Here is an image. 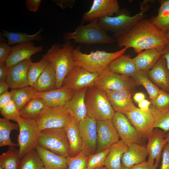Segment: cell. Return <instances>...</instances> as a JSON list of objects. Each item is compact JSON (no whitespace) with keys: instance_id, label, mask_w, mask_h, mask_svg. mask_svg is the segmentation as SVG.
<instances>
[{"instance_id":"6da1fadb","label":"cell","mask_w":169,"mask_h":169,"mask_svg":"<svg viewBox=\"0 0 169 169\" xmlns=\"http://www.w3.org/2000/svg\"><path fill=\"white\" fill-rule=\"evenodd\" d=\"M120 48H131L137 53L153 48L163 49L168 44L166 33L144 18L127 33L115 38Z\"/></svg>"},{"instance_id":"7a4b0ae2","label":"cell","mask_w":169,"mask_h":169,"mask_svg":"<svg viewBox=\"0 0 169 169\" xmlns=\"http://www.w3.org/2000/svg\"><path fill=\"white\" fill-rule=\"evenodd\" d=\"M74 49L70 40L65 41L61 45L54 44L42 56V58L50 63L54 69L56 89L62 86L64 79L75 66L72 54Z\"/></svg>"},{"instance_id":"3957f363","label":"cell","mask_w":169,"mask_h":169,"mask_svg":"<svg viewBox=\"0 0 169 169\" xmlns=\"http://www.w3.org/2000/svg\"><path fill=\"white\" fill-rule=\"evenodd\" d=\"M81 45L74 48L73 57L75 65L93 73L100 74L108 69L111 63L124 54L128 49L125 47L113 52L96 50L90 54L84 53L81 50Z\"/></svg>"},{"instance_id":"277c9868","label":"cell","mask_w":169,"mask_h":169,"mask_svg":"<svg viewBox=\"0 0 169 169\" xmlns=\"http://www.w3.org/2000/svg\"><path fill=\"white\" fill-rule=\"evenodd\" d=\"M85 101L88 116L96 121L112 119L115 112L104 90L95 86L88 87Z\"/></svg>"},{"instance_id":"5b68a950","label":"cell","mask_w":169,"mask_h":169,"mask_svg":"<svg viewBox=\"0 0 169 169\" xmlns=\"http://www.w3.org/2000/svg\"><path fill=\"white\" fill-rule=\"evenodd\" d=\"M150 7L148 4L133 16L122 13L114 17L100 18L98 22L102 29L106 32L112 33L113 37L116 38L127 33L138 22L145 18Z\"/></svg>"},{"instance_id":"8992f818","label":"cell","mask_w":169,"mask_h":169,"mask_svg":"<svg viewBox=\"0 0 169 169\" xmlns=\"http://www.w3.org/2000/svg\"><path fill=\"white\" fill-rule=\"evenodd\" d=\"M65 41L74 39L76 43L86 44H110L116 41L115 39L109 36L100 27L98 19L87 25H81L73 32L63 35Z\"/></svg>"},{"instance_id":"52a82bcc","label":"cell","mask_w":169,"mask_h":169,"mask_svg":"<svg viewBox=\"0 0 169 169\" xmlns=\"http://www.w3.org/2000/svg\"><path fill=\"white\" fill-rule=\"evenodd\" d=\"M37 144L58 155L66 157L69 156V145L64 128L41 130Z\"/></svg>"},{"instance_id":"ba28073f","label":"cell","mask_w":169,"mask_h":169,"mask_svg":"<svg viewBox=\"0 0 169 169\" xmlns=\"http://www.w3.org/2000/svg\"><path fill=\"white\" fill-rule=\"evenodd\" d=\"M19 127L18 137L19 156L22 159L28 153L35 149L41 130L36 120L25 119L18 117L16 121Z\"/></svg>"},{"instance_id":"9c48e42d","label":"cell","mask_w":169,"mask_h":169,"mask_svg":"<svg viewBox=\"0 0 169 169\" xmlns=\"http://www.w3.org/2000/svg\"><path fill=\"white\" fill-rule=\"evenodd\" d=\"M74 118L71 111L64 106H46L36 119L40 129L64 128Z\"/></svg>"},{"instance_id":"30bf717a","label":"cell","mask_w":169,"mask_h":169,"mask_svg":"<svg viewBox=\"0 0 169 169\" xmlns=\"http://www.w3.org/2000/svg\"><path fill=\"white\" fill-rule=\"evenodd\" d=\"M136 84L132 77L112 72L107 69L99 75L94 86L104 90H128L131 92Z\"/></svg>"},{"instance_id":"8fae6325","label":"cell","mask_w":169,"mask_h":169,"mask_svg":"<svg viewBox=\"0 0 169 169\" xmlns=\"http://www.w3.org/2000/svg\"><path fill=\"white\" fill-rule=\"evenodd\" d=\"M137 131L142 139L148 138L154 129L155 120L150 109L143 110L135 106L123 113Z\"/></svg>"},{"instance_id":"7c38bea8","label":"cell","mask_w":169,"mask_h":169,"mask_svg":"<svg viewBox=\"0 0 169 169\" xmlns=\"http://www.w3.org/2000/svg\"><path fill=\"white\" fill-rule=\"evenodd\" d=\"M78 125L83 142L82 151L88 156L95 153L97 142V121L87 116Z\"/></svg>"},{"instance_id":"4fadbf2b","label":"cell","mask_w":169,"mask_h":169,"mask_svg":"<svg viewBox=\"0 0 169 169\" xmlns=\"http://www.w3.org/2000/svg\"><path fill=\"white\" fill-rule=\"evenodd\" d=\"M99 75L75 65L64 79L62 86H66L74 92L94 86Z\"/></svg>"},{"instance_id":"5bb4252c","label":"cell","mask_w":169,"mask_h":169,"mask_svg":"<svg viewBox=\"0 0 169 169\" xmlns=\"http://www.w3.org/2000/svg\"><path fill=\"white\" fill-rule=\"evenodd\" d=\"M120 6L117 0H94L90 9L82 17L84 22H89L101 18L112 16L120 13Z\"/></svg>"},{"instance_id":"9a60e30c","label":"cell","mask_w":169,"mask_h":169,"mask_svg":"<svg viewBox=\"0 0 169 169\" xmlns=\"http://www.w3.org/2000/svg\"><path fill=\"white\" fill-rule=\"evenodd\" d=\"M97 142L96 153L110 147L119 141L120 137L112 119L97 121Z\"/></svg>"},{"instance_id":"2e32d148","label":"cell","mask_w":169,"mask_h":169,"mask_svg":"<svg viewBox=\"0 0 169 169\" xmlns=\"http://www.w3.org/2000/svg\"><path fill=\"white\" fill-rule=\"evenodd\" d=\"M112 120L120 137L126 145L141 143L142 139L125 115L115 112Z\"/></svg>"},{"instance_id":"e0dca14e","label":"cell","mask_w":169,"mask_h":169,"mask_svg":"<svg viewBox=\"0 0 169 169\" xmlns=\"http://www.w3.org/2000/svg\"><path fill=\"white\" fill-rule=\"evenodd\" d=\"M74 92L67 87L62 86L60 88L48 91L37 92L33 98H41L47 106L56 107L64 106L72 98Z\"/></svg>"},{"instance_id":"ac0fdd59","label":"cell","mask_w":169,"mask_h":169,"mask_svg":"<svg viewBox=\"0 0 169 169\" xmlns=\"http://www.w3.org/2000/svg\"><path fill=\"white\" fill-rule=\"evenodd\" d=\"M43 49L42 46H36L32 42L14 45L11 47L5 63L9 68L24 60H30L32 55Z\"/></svg>"},{"instance_id":"d6986e66","label":"cell","mask_w":169,"mask_h":169,"mask_svg":"<svg viewBox=\"0 0 169 169\" xmlns=\"http://www.w3.org/2000/svg\"><path fill=\"white\" fill-rule=\"evenodd\" d=\"M32 62L24 60L8 68L6 81L12 89L28 86L27 73Z\"/></svg>"},{"instance_id":"ffe728a7","label":"cell","mask_w":169,"mask_h":169,"mask_svg":"<svg viewBox=\"0 0 169 169\" xmlns=\"http://www.w3.org/2000/svg\"><path fill=\"white\" fill-rule=\"evenodd\" d=\"M165 132L162 130L156 128L148 138V142L146 147L149 155L148 161L154 163V160L156 159L155 165L156 167L159 162L164 147L167 143Z\"/></svg>"},{"instance_id":"44dd1931","label":"cell","mask_w":169,"mask_h":169,"mask_svg":"<svg viewBox=\"0 0 169 169\" xmlns=\"http://www.w3.org/2000/svg\"><path fill=\"white\" fill-rule=\"evenodd\" d=\"M146 73L156 85L169 93V70L164 58L161 57L151 69L146 71Z\"/></svg>"},{"instance_id":"7402d4cb","label":"cell","mask_w":169,"mask_h":169,"mask_svg":"<svg viewBox=\"0 0 169 169\" xmlns=\"http://www.w3.org/2000/svg\"><path fill=\"white\" fill-rule=\"evenodd\" d=\"M104 91L115 112L123 113L135 106L131 99V92L129 90Z\"/></svg>"},{"instance_id":"603a6c76","label":"cell","mask_w":169,"mask_h":169,"mask_svg":"<svg viewBox=\"0 0 169 169\" xmlns=\"http://www.w3.org/2000/svg\"><path fill=\"white\" fill-rule=\"evenodd\" d=\"M87 88L74 91L72 98L64 105L71 111L78 124L87 116L85 98Z\"/></svg>"},{"instance_id":"cb8c5ba5","label":"cell","mask_w":169,"mask_h":169,"mask_svg":"<svg viewBox=\"0 0 169 169\" xmlns=\"http://www.w3.org/2000/svg\"><path fill=\"white\" fill-rule=\"evenodd\" d=\"M163 49L153 48L138 53L133 58L137 70L147 71L151 69L162 56Z\"/></svg>"},{"instance_id":"d4e9b609","label":"cell","mask_w":169,"mask_h":169,"mask_svg":"<svg viewBox=\"0 0 169 169\" xmlns=\"http://www.w3.org/2000/svg\"><path fill=\"white\" fill-rule=\"evenodd\" d=\"M45 169H67V157L58 155L38 145L35 148Z\"/></svg>"},{"instance_id":"484cf974","label":"cell","mask_w":169,"mask_h":169,"mask_svg":"<svg viewBox=\"0 0 169 169\" xmlns=\"http://www.w3.org/2000/svg\"><path fill=\"white\" fill-rule=\"evenodd\" d=\"M148 155L146 147L137 143H132L123 154L121 159L123 166L130 168L145 161Z\"/></svg>"},{"instance_id":"4316f807","label":"cell","mask_w":169,"mask_h":169,"mask_svg":"<svg viewBox=\"0 0 169 169\" xmlns=\"http://www.w3.org/2000/svg\"><path fill=\"white\" fill-rule=\"evenodd\" d=\"M69 142L70 153L69 156L74 157L81 151L82 140L78 125L74 118L64 127Z\"/></svg>"},{"instance_id":"83f0119b","label":"cell","mask_w":169,"mask_h":169,"mask_svg":"<svg viewBox=\"0 0 169 169\" xmlns=\"http://www.w3.org/2000/svg\"><path fill=\"white\" fill-rule=\"evenodd\" d=\"M108 69L112 72L131 77L138 70L133 58L124 54L112 61Z\"/></svg>"},{"instance_id":"f1b7e54d","label":"cell","mask_w":169,"mask_h":169,"mask_svg":"<svg viewBox=\"0 0 169 169\" xmlns=\"http://www.w3.org/2000/svg\"><path fill=\"white\" fill-rule=\"evenodd\" d=\"M128 148L122 140L111 145L105 162L104 166L109 169H120L122 156Z\"/></svg>"},{"instance_id":"f546056e","label":"cell","mask_w":169,"mask_h":169,"mask_svg":"<svg viewBox=\"0 0 169 169\" xmlns=\"http://www.w3.org/2000/svg\"><path fill=\"white\" fill-rule=\"evenodd\" d=\"M56 85L55 72L52 65L49 63L33 87L37 92H42L56 89Z\"/></svg>"},{"instance_id":"4dcf8cb0","label":"cell","mask_w":169,"mask_h":169,"mask_svg":"<svg viewBox=\"0 0 169 169\" xmlns=\"http://www.w3.org/2000/svg\"><path fill=\"white\" fill-rule=\"evenodd\" d=\"M2 30V36L7 38V43L10 46L32 41H39L43 39L41 34L42 30L41 28L32 35L20 32L15 33L5 30Z\"/></svg>"},{"instance_id":"1f68e13d","label":"cell","mask_w":169,"mask_h":169,"mask_svg":"<svg viewBox=\"0 0 169 169\" xmlns=\"http://www.w3.org/2000/svg\"><path fill=\"white\" fill-rule=\"evenodd\" d=\"M46 106L42 99L33 98L19 110L20 117L25 119L36 120Z\"/></svg>"},{"instance_id":"d6a6232c","label":"cell","mask_w":169,"mask_h":169,"mask_svg":"<svg viewBox=\"0 0 169 169\" xmlns=\"http://www.w3.org/2000/svg\"><path fill=\"white\" fill-rule=\"evenodd\" d=\"M160 7L156 16L149 19L159 29L166 33L169 29V0H159Z\"/></svg>"},{"instance_id":"836d02e7","label":"cell","mask_w":169,"mask_h":169,"mask_svg":"<svg viewBox=\"0 0 169 169\" xmlns=\"http://www.w3.org/2000/svg\"><path fill=\"white\" fill-rule=\"evenodd\" d=\"M11 91L12 93V100L19 110L32 99L37 92L33 87L29 85L12 89Z\"/></svg>"},{"instance_id":"e575fe53","label":"cell","mask_w":169,"mask_h":169,"mask_svg":"<svg viewBox=\"0 0 169 169\" xmlns=\"http://www.w3.org/2000/svg\"><path fill=\"white\" fill-rule=\"evenodd\" d=\"M21 159L19 149L9 146L7 151L0 155V166L3 169H18Z\"/></svg>"},{"instance_id":"d590c367","label":"cell","mask_w":169,"mask_h":169,"mask_svg":"<svg viewBox=\"0 0 169 169\" xmlns=\"http://www.w3.org/2000/svg\"><path fill=\"white\" fill-rule=\"evenodd\" d=\"M19 130V125L11 122L6 118H0V147L5 146H18L13 142L10 138V134L13 130Z\"/></svg>"},{"instance_id":"8d00e7d4","label":"cell","mask_w":169,"mask_h":169,"mask_svg":"<svg viewBox=\"0 0 169 169\" xmlns=\"http://www.w3.org/2000/svg\"><path fill=\"white\" fill-rule=\"evenodd\" d=\"M132 78L136 84L141 85L145 88L149 94L151 101L156 98L161 89L150 80L146 71L138 70Z\"/></svg>"},{"instance_id":"74e56055","label":"cell","mask_w":169,"mask_h":169,"mask_svg":"<svg viewBox=\"0 0 169 169\" xmlns=\"http://www.w3.org/2000/svg\"><path fill=\"white\" fill-rule=\"evenodd\" d=\"M18 169H45L36 150H33L21 160Z\"/></svg>"},{"instance_id":"f35d334b","label":"cell","mask_w":169,"mask_h":169,"mask_svg":"<svg viewBox=\"0 0 169 169\" xmlns=\"http://www.w3.org/2000/svg\"><path fill=\"white\" fill-rule=\"evenodd\" d=\"M150 109L155 120L154 128H157L166 132L169 131V107L163 110H158L152 105Z\"/></svg>"},{"instance_id":"ab89813d","label":"cell","mask_w":169,"mask_h":169,"mask_svg":"<svg viewBox=\"0 0 169 169\" xmlns=\"http://www.w3.org/2000/svg\"><path fill=\"white\" fill-rule=\"evenodd\" d=\"M49 63L48 61L42 58L38 62H32L27 73L28 85L33 86L38 77Z\"/></svg>"},{"instance_id":"60d3db41","label":"cell","mask_w":169,"mask_h":169,"mask_svg":"<svg viewBox=\"0 0 169 169\" xmlns=\"http://www.w3.org/2000/svg\"><path fill=\"white\" fill-rule=\"evenodd\" d=\"M110 147L100 152L89 156L86 169H94L104 166Z\"/></svg>"},{"instance_id":"b9f144b4","label":"cell","mask_w":169,"mask_h":169,"mask_svg":"<svg viewBox=\"0 0 169 169\" xmlns=\"http://www.w3.org/2000/svg\"><path fill=\"white\" fill-rule=\"evenodd\" d=\"M88 157L82 151L74 157H67V169H86Z\"/></svg>"},{"instance_id":"7bdbcfd3","label":"cell","mask_w":169,"mask_h":169,"mask_svg":"<svg viewBox=\"0 0 169 169\" xmlns=\"http://www.w3.org/2000/svg\"><path fill=\"white\" fill-rule=\"evenodd\" d=\"M0 110L1 115L9 120L16 121L17 119L20 117L19 110L13 100L0 108Z\"/></svg>"},{"instance_id":"ee69618b","label":"cell","mask_w":169,"mask_h":169,"mask_svg":"<svg viewBox=\"0 0 169 169\" xmlns=\"http://www.w3.org/2000/svg\"><path fill=\"white\" fill-rule=\"evenodd\" d=\"M152 106L158 110H163L169 107V93L160 90L156 98L151 101Z\"/></svg>"},{"instance_id":"f6af8a7d","label":"cell","mask_w":169,"mask_h":169,"mask_svg":"<svg viewBox=\"0 0 169 169\" xmlns=\"http://www.w3.org/2000/svg\"><path fill=\"white\" fill-rule=\"evenodd\" d=\"M11 47L7 43L0 42V64L6 62L10 54Z\"/></svg>"},{"instance_id":"bcb514c9","label":"cell","mask_w":169,"mask_h":169,"mask_svg":"<svg viewBox=\"0 0 169 169\" xmlns=\"http://www.w3.org/2000/svg\"><path fill=\"white\" fill-rule=\"evenodd\" d=\"M162 162L160 169H169V144L167 143L162 153Z\"/></svg>"},{"instance_id":"7dc6e473","label":"cell","mask_w":169,"mask_h":169,"mask_svg":"<svg viewBox=\"0 0 169 169\" xmlns=\"http://www.w3.org/2000/svg\"><path fill=\"white\" fill-rule=\"evenodd\" d=\"M41 2V0H26L25 5L28 10L36 12L38 9Z\"/></svg>"},{"instance_id":"c3c4849f","label":"cell","mask_w":169,"mask_h":169,"mask_svg":"<svg viewBox=\"0 0 169 169\" xmlns=\"http://www.w3.org/2000/svg\"><path fill=\"white\" fill-rule=\"evenodd\" d=\"M12 100V93L8 90L0 94V108Z\"/></svg>"},{"instance_id":"681fc988","label":"cell","mask_w":169,"mask_h":169,"mask_svg":"<svg viewBox=\"0 0 169 169\" xmlns=\"http://www.w3.org/2000/svg\"><path fill=\"white\" fill-rule=\"evenodd\" d=\"M154 163L146 161L132 166L130 169H156Z\"/></svg>"},{"instance_id":"f907efd6","label":"cell","mask_w":169,"mask_h":169,"mask_svg":"<svg viewBox=\"0 0 169 169\" xmlns=\"http://www.w3.org/2000/svg\"><path fill=\"white\" fill-rule=\"evenodd\" d=\"M52 1L62 9L69 7L72 8L75 2L74 0H54Z\"/></svg>"},{"instance_id":"816d5d0a","label":"cell","mask_w":169,"mask_h":169,"mask_svg":"<svg viewBox=\"0 0 169 169\" xmlns=\"http://www.w3.org/2000/svg\"><path fill=\"white\" fill-rule=\"evenodd\" d=\"M8 68L5 63L0 64V82L6 81Z\"/></svg>"},{"instance_id":"f5cc1de1","label":"cell","mask_w":169,"mask_h":169,"mask_svg":"<svg viewBox=\"0 0 169 169\" xmlns=\"http://www.w3.org/2000/svg\"><path fill=\"white\" fill-rule=\"evenodd\" d=\"M162 57L165 59L167 67L169 70V44H168L162 50Z\"/></svg>"},{"instance_id":"db71d44e","label":"cell","mask_w":169,"mask_h":169,"mask_svg":"<svg viewBox=\"0 0 169 169\" xmlns=\"http://www.w3.org/2000/svg\"><path fill=\"white\" fill-rule=\"evenodd\" d=\"M151 104V101L145 99L138 103V106L140 109L146 111L150 109L149 107Z\"/></svg>"},{"instance_id":"11a10c76","label":"cell","mask_w":169,"mask_h":169,"mask_svg":"<svg viewBox=\"0 0 169 169\" xmlns=\"http://www.w3.org/2000/svg\"><path fill=\"white\" fill-rule=\"evenodd\" d=\"M145 95L141 92L136 93L133 96L134 100L138 103L145 99Z\"/></svg>"},{"instance_id":"9f6ffc18","label":"cell","mask_w":169,"mask_h":169,"mask_svg":"<svg viewBox=\"0 0 169 169\" xmlns=\"http://www.w3.org/2000/svg\"><path fill=\"white\" fill-rule=\"evenodd\" d=\"M10 86L6 81L0 82V94L8 90Z\"/></svg>"},{"instance_id":"6f0895ef","label":"cell","mask_w":169,"mask_h":169,"mask_svg":"<svg viewBox=\"0 0 169 169\" xmlns=\"http://www.w3.org/2000/svg\"><path fill=\"white\" fill-rule=\"evenodd\" d=\"M155 0H144L140 4V10L142 9L145 6L147 5L149 3H154Z\"/></svg>"},{"instance_id":"680465c9","label":"cell","mask_w":169,"mask_h":169,"mask_svg":"<svg viewBox=\"0 0 169 169\" xmlns=\"http://www.w3.org/2000/svg\"><path fill=\"white\" fill-rule=\"evenodd\" d=\"M166 34L168 41V44H169V29L166 32Z\"/></svg>"},{"instance_id":"91938a15","label":"cell","mask_w":169,"mask_h":169,"mask_svg":"<svg viewBox=\"0 0 169 169\" xmlns=\"http://www.w3.org/2000/svg\"><path fill=\"white\" fill-rule=\"evenodd\" d=\"M166 138L167 140V143L169 144V131L166 134Z\"/></svg>"},{"instance_id":"94428289","label":"cell","mask_w":169,"mask_h":169,"mask_svg":"<svg viewBox=\"0 0 169 169\" xmlns=\"http://www.w3.org/2000/svg\"><path fill=\"white\" fill-rule=\"evenodd\" d=\"M94 169H109L107 168L105 166H103L102 167H97Z\"/></svg>"},{"instance_id":"6125c7cd","label":"cell","mask_w":169,"mask_h":169,"mask_svg":"<svg viewBox=\"0 0 169 169\" xmlns=\"http://www.w3.org/2000/svg\"><path fill=\"white\" fill-rule=\"evenodd\" d=\"M120 169H130V168L125 167L122 165L121 168Z\"/></svg>"},{"instance_id":"be15d7a7","label":"cell","mask_w":169,"mask_h":169,"mask_svg":"<svg viewBox=\"0 0 169 169\" xmlns=\"http://www.w3.org/2000/svg\"><path fill=\"white\" fill-rule=\"evenodd\" d=\"M0 169H3L2 167L0 166Z\"/></svg>"}]
</instances>
